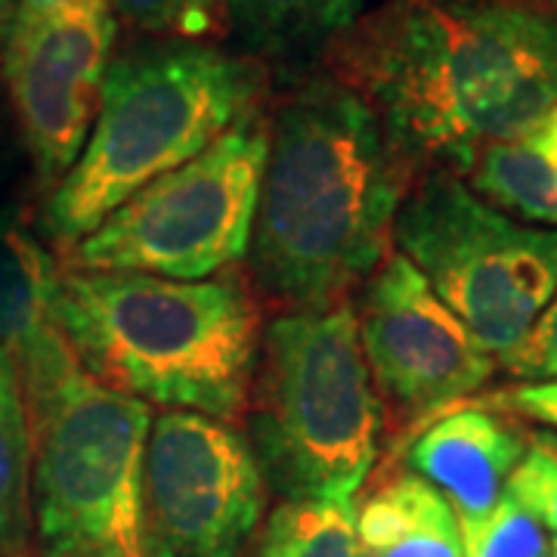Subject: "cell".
<instances>
[{
    "instance_id": "1",
    "label": "cell",
    "mask_w": 557,
    "mask_h": 557,
    "mask_svg": "<svg viewBox=\"0 0 557 557\" xmlns=\"http://www.w3.org/2000/svg\"><path fill=\"white\" fill-rule=\"evenodd\" d=\"M335 47L403 156L453 174L557 106V13L527 0H394Z\"/></svg>"
},
{
    "instance_id": "2",
    "label": "cell",
    "mask_w": 557,
    "mask_h": 557,
    "mask_svg": "<svg viewBox=\"0 0 557 557\" xmlns=\"http://www.w3.org/2000/svg\"><path fill=\"white\" fill-rule=\"evenodd\" d=\"M412 164L350 84L304 81L270 119L248 278L288 310L341 307L394 251Z\"/></svg>"
},
{
    "instance_id": "3",
    "label": "cell",
    "mask_w": 557,
    "mask_h": 557,
    "mask_svg": "<svg viewBox=\"0 0 557 557\" xmlns=\"http://www.w3.org/2000/svg\"><path fill=\"white\" fill-rule=\"evenodd\" d=\"M53 317L106 387L168 412L245 418L263 335L248 276L177 282L60 267Z\"/></svg>"
},
{
    "instance_id": "4",
    "label": "cell",
    "mask_w": 557,
    "mask_h": 557,
    "mask_svg": "<svg viewBox=\"0 0 557 557\" xmlns=\"http://www.w3.org/2000/svg\"><path fill=\"white\" fill-rule=\"evenodd\" d=\"M263 106L251 57L208 40H159L109 62L97 121L72 171L50 189L44 233L65 255L112 211L201 156Z\"/></svg>"
},
{
    "instance_id": "5",
    "label": "cell",
    "mask_w": 557,
    "mask_h": 557,
    "mask_svg": "<svg viewBox=\"0 0 557 557\" xmlns=\"http://www.w3.org/2000/svg\"><path fill=\"white\" fill-rule=\"evenodd\" d=\"M242 421L282 502L357 496L379 465L384 412L350 304L288 310L263 329Z\"/></svg>"
},
{
    "instance_id": "6",
    "label": "cell",
    "mask_w": 557,
    "mask_h": 557,
    "mask_svg": "<svg viewBox=\"0 0 557 557\" xmlns=\"http://www.w3.org/2000/svg\"><path fill=\"white\" fill-rule=\"evenodd\" d=\"M22 397L38 557H146L143 461L152 409L106 387L78 357Z\"/></svg>"
},
{
    "instance_id": "7",
    "label": "cell",
    "mask_w": 557,
    "mask_h": 557,
    "mask_svg": "<svg viewBox=\"0 0 557 557\" xmlns=\"http://www.w3.org/2000/svg\"><path fill=\"white\" fill-rule=\"evenodd\" d=\"M394 245L496 362L557 292V230L508 218L446 168L412 183Z\"/></svg>"
},
{
    "instance_id": "8",
    "label": "cell",
    "mask_w": 557,
    "mask_h": 557,
    "mask_svg": "<svg viewBox=\"0 0 557 557\" xmlns=\"http://www.w3.org/2000/svg\"><path fill=\"white\" fill-rule=\"evenodd\" d=\"M270 119L260 106L201 156L180 164L102 220L60 267L201 282L248 258Z\"/></svg>"
},
{
    "instance_id": "9",
    "label": "cell",
    "mask_w": 557,
    "mask_h": 557,
    "mask_svg": "<svg viewBox=\"0 0 557 557\" xmlns=\"http://www.w3.org/2000/svg\"><path fill=\"white\" fill-rule=\"evenodd\" d=\"M267 483L233 424L161 412L143 461V555L242 557L258 536Z\"/></svg>"
},
{
    "instance_id": "10",
    "label": "cell",
    "mask_w": 557,
    "mask_h": 557,
    "mask_svg": "<svg viewBox=\"0 0 557 557\" xmlns=\"http://www.w3.org/2000/svg\"><path fill=\"white\" fill-rule=\"evenodd\" d=\"M354 313L384 424L403 437L468 403L496 372V359L399 251L362 285Z\"/></svg>"
},
{
    "instance_id": "11",
    "label": "cell",
    "mask_w": 557,
    "mask_h": 557,
    "mask_svg": "<svg viewBox=\"0 0 557 557\" xmlns=\"http://www.w3.org/2000/svg\"><path fill=\"white\" fill-rule=\"evenodd\" d=\"M115 40L112 10H62L13 25L3 75L22 139L44 189L78 161L97 121Z\"/></svg>"
},
{
    "instance_id": "12",
    "label": "cell",
    "mask_w": 557,
    "mask_h": 557,
    "mask_svg": "<svg viewBox=\"0 0 557 557\" xmlns=\"http://www.w3.org/2000/svg\"><path fill=\"white\" fill-rule=\"evenodd\" d=\"M523 453L527 431L518 421L465 403L412 434L403 465L431 483L453 505L458 527L468 530L490 518Z\"/></svg>"
},
{
    "instance_id": "13",
    "label": "cell",
    "mask_w": 557,
    "mask_h": 557,
    "mask_svg": "<svg viewBox=\"0 0 557 557\" xmlns=\"http://www.w3.org/2000/svg\"><path fill=\"white\" fill-rule=\"evenodd\" d=\"M60 263L44 251L16 211H0V354L16 375L57 350L62 341L53 317Z\"/></svg>"
},
{
    "instance_id": "14",
    "label": "cell",
    "mask_w": 557,
    "mask_h": 557,
    "mask_svg": "<svg viewBox=\"0 0 557 557\" xmlns=\"http://www.w3.org/2000/svg\"><path fill=\"white\" fill-rule=\"evenodd\" d=\"M362 557H465L456 511L412 471H387L357 505Z\"/></svg>"
},
{
    "instance_id": "15",
    "label": "cell",
    "mask_w": 557,
    "mask_h": 557,
    "mask_svg": "<svg viewBox=\"0 0 557 557\" xmlns=\"http://www.w3.org/2000/svg\"><path fill=\"white\" fill-rule=\"evenodd\" d=\"M468 174L498 211L557 226V106L520 137L486 146Z\"/></svg>"
},
{
    "instance_id": "16",
    "label": "cell",
    "mask_w": 557,
    "mask_h": 557,
    "mask_svg": "<svg viewBox=\"0 0 557 557\" xmlns=\"http://www.w3.org/2000/svg\"><path fill=\"white\" fill-rule=\"evenodd\" d=\"M362 0H223L226 28L267 60L292 62L338 44L357 22Z\"/></svg>"
},
{
    "instance_id": "17",
    "label": "cell",
    "mask_w": 557,
    "mask_h": 557,
    "mask_svg": "<svg viewBox=\"0 0 557 557\" xmlns=\"http://www.w3.org/2000/svg\"><path fill=\"white\" fill-rule=\"evenodd\" d=\"M0 557H38L32 530V431L13 362L0 354Z\"/></svg>"
},
{
    "instance_id": "18",
    "label": "cell",
    "mask_w": 557,
    "mask_h": 557,
    "mask_svg": "<svg viewBox=\"0 0 557 557\" xmlns=\"http://www.w3.org/2000/svg\"><path fill=\"white\" fill-rule=\"evenodd\" d=\"M258 557H362L354 498H292L263 523Z\"/></svg>"
},
{
    "instance_id": "19",
    "label": "cell",
    "mask_w": 557,
    "mask_h": 557,
    "mask_svg": "<svg viewBox=\"0 0 557 557\" xmlns=\"http://www.w3.org/2000/svg\"><path fill=\"white\" fill-rule=\"evenodd\" d=\"M112 16L161 40H208L226 32L223 0H106Z\"/></svg>"
},
{
    "instance_id": "20",
    "label": "cell",
    "mask_w": 557,
    "mask_h": 557,
    "mask_svg": "<svg viewBox=\"0 0 557 557\" xmlns=\"http://www.w3.org/2000/svg\"><path fill=\"white\" fill-rule=\"evenodd\" d=\"M465 557H548L552 539L518 498L505 490L498 505L478 527L461 530Z\"/></svg>"
},
{
    "instance_id": "21",
    "label": "cell",
    "mask_w": 557,
    "mask_h": 557,
    "mask_svg": "<svg viewBox=\"0 0 557 557\" xmlns=\"http://www.w3.org/2000/svg\"><path fill=\"white\" fill-rule=\"evenodd\" d=\"M508 493L557 536V434H527V453L508 480Z\"/></svg>"
},
{
    "instance_id": "22",
    "label": "cell",
    "mask_w": 557,
    "mask_h": 557,
    "mask_svg": "<svg viewBox=\"0 0 557 557\" xmlns=\"http://www.w3.org/2000/svg\"><path fill=\"white\" fill-rule=\"evenodd\" d=\"M511 379L530 381H557V292L548 307L539 313L527 338L508 357L498 362Z\"/></svg>"
},
{
    "instance_id": "23",
    "label": "cell",
    "mask_w": 557,
    "mask_h": 557,
    "mask_svg": "<svg viewBox=\"0 0 557 557\" xmlns=\"http://www.w3.org/2000/svg\"><path fill=\"white\" fill-rule=\"evenodd\" d=\"M468 403L471 406H483V409H493L498 416L542 424L552 434H557V381L515 384V387H502V391H493V394H486V397L480 399H468Z\"/></svg>"
},
{
    "instance_id": "24",
    "label": "cell",
    "mask_w": 557,
    "mask_h": 557,
    "mask_svg": "<svg viewBox=\"0 0 557 557\" xmlns=\"http://www.w3.org/2000/svg\"><path fill=\"white\" fill-rule=\"evenodd\" d=\"M62 10H109L106 0H0V40L25 20H40Z\"/></svg>"
},
{
    "instance_id": "25",
    "label": "cell",
    "mask_w": 557,
    "mask_h": 557,
    "mask_svg": "<svg viewBox=\"0 0 557 557\" xmlns=\"http://www.w3.org/2000/svg\"><path fill=\"white\" fill-rule=\"evenodd\" d=\"M539 7H545V10H555L557 13V0H539Z\"/></svg>"
},
{
    "instance_id": "26",
    "label": "cell",
    "mask_w": 557,
    "mask_h": 557,
    "mask_svg": "<svg viewBox=\"0 0 557 557\" xmlns=\"http://www.w3.org/2000/svg\"><path fill=\"white\" fill-rule=\"evenodd\" d=\"M548 557H557V536L552 539V545H548Z\"/></svg>"
}]
</instances>
